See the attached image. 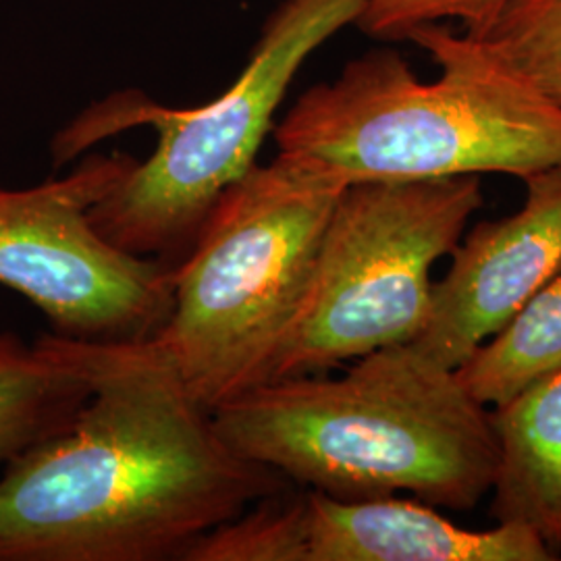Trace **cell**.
<instances>
[{
	"mask_svg": "<svg viewBox=\"0 0 561 561\" xmlns=\"http://www.w3.org/2000/svg\"><path fill=\"white\" fill-rule=\"evenodd\" d=\"M83 343L90 396L0 470V561H181L291 486L222 439L152 341Z\"/></svg>",
	"mask_w": 561,
	"mask_h": 561,
	"instance_id": "6da1fadb",
	"label": "cell"
},
{
	"mask_svg": "<svg viewBox=\"0 0 561 561\" xmlns=\"http://www.w3.org/2000/svg\"><path fill=\"white\" fill-rule=\"evenodd\" d=\"M213 421L243 458L340 500L405 493L468 512L491 495L500 466L491 408L412 343L366 354L337 379L262 382Z\"/></svg>",
	"mask_w": 561,
	"mask_h": 561,
	"instance_id": "7a4b0ae2",
	"label": "cell"
},
{
	"mask_svg": "<svg viewBox=\"0 0 561 561\" xmlns=\"http://www.w3.org/2000/svg\"><path fill=\"white\" fill-rule=\"evenodd\" d=\"M439 65L424 81L396 50L350 60L308 88L273 127L280 157L350 183L561 167V106L486 42L431 23L410 34Z\"/></svg>",
	"mask_w": 561,
	"mask_h": 561,
	"instance_id": "3957f363",
	"label": "cell"
},
{
	"mask_svg": "<svg viewBox=\"0 0 561 561\" xmlns=\"http://www.w3.org/2000/svg\"><path fill=\"white\" fill-rule=\"evenodd\" d=\"M345 187L280 154L254 164L222 192L173 266V308L150 341L206 410L268 379Z\"/></svg>",
	"mask_w": 561,
	"mask_h": 561,
	"instance_id": "277c9868",
	"label": "cell"
},
{
	"mask_svg": "<svg viewBox=\"0 0 561 561\" xmlns=\"http://www.w3.org/2000/svg\"><path fill=\"white\" fill-rule=\"evenodd\" d=\"M366 0H285L268 18L252 59L219 99L167 108L121 92L71 121L53 141L57 164L136 125H150L159 146L92 206L102 238L123 252L161 259L187 254L222 192L256 162L275 113L304 60L356 23Z\"/></svg>",
	"mask_w": 561,
	"mask_h": 561,
	"instance_id": "5b68a950",
	"label": "cell"
},
{
	"mask_svg": "<svg viewBox=\"0 0 561 561\" xmlns=\"http://www.w3.org/2000/svg\"><path fill=\"white\" fill-rule=\"evenodd\" d=\"M481 178L358 181L341 192L268 381L321 375L421 335L433 266L482 208Z\"/></svg>",
	"mask_w": 561,
	"mask_h": 561,
	"instance_id": "8992f818",
	"label": "cell"
},
{
	"mask_svg": "<svg viewBox=\"0 0 561 561\" xmlns=\"http://www.w3.org/2000/svg\"><path fill=\"white\" fill-rule=\"evenodd\" d=\"M136 162L92 154L60 180L0 185V285L32 301L62 337L148 341L171 314L175 264L123 252L90 219Z\"/></svg>",
	"mask_w": 561,
	"mask_h": 561,
	"instance_id": "52a82bcc",
	"label": "cell"
},
{
	"mask_svg": "<svg viewBox=\"0 0 561 561\" xmlns=\"http://www.w3.org/2000/svg\"><path fill=\"white\" fill-rule=\"evenodd\" d=\"M522 206L479 222L449 254L433 283L419 352L460 368L561 268V167L522 180Z\"/></svg>",
	"mask_w": 561,
	"mask_h": 561,
	"instance_id": "ba28073f",
	"label": "cell"
},
{
	"mask_svg": "<svg viewBox=\"0 0 561 561\" xmlns=\"http://www.w3.org/2000/svg\"><path fill=\"white\" fill-rule=\"evenodd\" d=\"M520 522L470 530L416 497L340 500L298 491V561H551Z\"/></svg>",
	"mask_w": 561,
	"mask_h": 561,
	"instance_id": "9c48e42d",
	"label": "cell"
},
{
	"mask_svg": "<svg viewBox=\"0 0 561 561\" xmlns=\"http://www.w3.org/2000/svg\"><path fill=\"white\" fill-rule=\"evenodd\" d=\"M500 466L491 489L497 522L533 528L561 551V373L491 410Z\"/></svg>",
	"mask_w": 561,
	"mask_h": 561,
	"instance_id": "30bf717a",
	"label": "cell"
},
{
	"mask_svg": "<svg viewBox=\"0 0 561 561\" xmlns=\"http://www.w3.org/2000/svg\"><path fill=\"white\" fill-rule=\"evenodd\" d=\"M90 387L83 341L0 333V470L71 421Z\"/></svg>",
	"mask_w": 561,
	"mask_h": 561,
	"instance_id": "8fae6325",
	"label": "cell"
},
{
	"mask_svg": "<svg viewBox=\"0 0 561 561\" xmlns=\"http://www.w3.org/2000/svg\"><path fill=\"white\" fill-rule=\"evenodd\" d=\"M561 373V268L458 368L466 389L486 408Z\"/></svg>",
	"mask_w": 561,
	"mask_h": 561,
	"instance_id": "7c38bea8",
	"label": "cell"
},
{
	"mask_svg": "<svg viewBox=\"0 0 561 561\" xmlns=\"http://www.w3.org/2000/svg\"><path fill=\"white\" fill-rule=\"evenodd\" d=\"M481 41L561 106V0H512Z\"/></svg>",
	"mask_w": 561,
	"mask_h": 561,
	"instance_id": "4fadbf2b",
	"label": "cell"
},
{
	"mask_svg": "<svg viewBox=\"0 0 561 561\" xmlns=\"http://www.w3.org/2000/svg\"><path fill=\"white\" fill-rule=\"evenodd\" d=\"M512 0H366L356 25L375 41L405 42L431 23L460 21L463 34L482 38Z\"/></svg>",
	"mask_w": 561,
	"mask_h": 561,
	"instance_id": "5bb4252c",
	"label": "cell"
}]
</instances>
